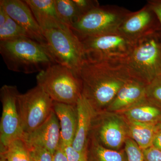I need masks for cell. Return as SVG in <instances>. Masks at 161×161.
Here are the masks:
<instances>
[{"mask_svg": "<svg viewBox=\"0 0 161 161\" xmlns=\"http://www.w3.org/2000/svg\"><path fill=\"white\" fill-rule=\"evenodd\" d=\"M55 5L60 19L69 28L80 18L73 0H55Z\"/></svg>", "mask_w": 161, "mask_h": 161, "instance_id": "obj_21", "label": "cell"}, {"mask_svg": "<svg viewBox=\"0 0 161 161\" xmlns=\"http://www.w3.org/2000/svg\"><path fill=\"white\" fill-rule=\"evenodd\" d=\"M156 127L158 130H161V120L156 124Z\"/></svg>", "mask_w": 161, "mask_h": 161, "instance_id": "obj_34", "label": "cell"}, {"mask_svg": "<svg viewBox=\"0 0 161 161\" xmlns=\"http://www.w3.org/2000/svg\"><path fill=\"white\" fill-rule=\"evenodd\" d=\"M1 161H5V160H4V159L1 158Z\"/></svg>", "mask_w": 161, "mask_h": 161, "instance_id": "obj_35", "label": "cell"}, {"mask_svg": "<svg viewBox=\"0 0 161 161\" xmlns=\"http://www.w3.org/2000/svg\"><path fill=\"white\" fill-rule=\"evenodd\" d=\"M152 146L161 150V130H158L153 139Z\"/></svg>", "mask_w": 161, "mask_h": 161, "instance_id": "obj_32", "label": "cell"}, {"mask_svg": "<svg viewBox=\"0 0 161 161\" xmlns=\"http://www.w3.org/2000/svg\"><path fill=\"white\" fill-rule=\"evenodd\" d=\"M0 53L8 69L25 74L57 64L46 47L28 37L0 41Z\"/></svg>", "mask_w": 161, "mask_h": 161, "instance_id": "obj_2", "label": "cell"}, {"mask_svg": "<svg viewBox=\"0 0 161 161\" xmlns=\"http://www.w3.org/2000/svg\"><path fill=\"white\" fill-rule=\"evenodd\" d=\"M63 147L68 161H88L87 153L78 152L72 146H63Z\"/></svg>", "mask_w": 161, "mask_h": 161, "instance_id": "obj_28", "label": "cell"}, {"mask_svg": "<svg viewBox=\"0 0 161 161\" xmlns=\"http://www.w3.org/2000/svg\"><path fill=\"white\" fill-rule=\"evenodd\" d=\"M22 139L27 146L42 147L53 155L61 144L60 123L54 111L42 125Z\"/></svg>", "mask_w": 161, "mask_h": 161, "instance_id": "obj_12", "label": "cell"}, {"mask_svg": "<svg viewBox=\"0 0 161 161\" xmlns=\"http://www.w3.org/2000/svg\"><path fill=\"white\" fill-rule=\"evenodd\" d=\"M99 119L101 121H98L97 125H92V126L96 128L100 140L107 147L112 149L119 148L127 138L123 122L115 116Z\"/></svg>", "mask_w": 161, "mask_h": 161, "instance_id": "obj_16", "label": "cell"}, {"mask_svg": "<svg viewBox=\"0 0 161 161\" xmlns=\"http://www.w3.org/2000/svg\"><path fill=\"white\" fill-rule=\"evenodd\" d=\"M8 14L4 9V8L0 5V27L3 26L6 22Z\"/></svg>", "mask_w": 161, "mask_h": 161, "instance_id": "obj_33", "label": "cell"}, {"mask_svg": "<svg viewBox=\"0 0 161 161\" xmlns=\"http://www.w3.org/2000/svg\"><path fill=\"white\" fill-rule=\"evenodd\" d=\"M47 47L55 62L78 76L84 55L80 39L70 28L51 29L43 31Z\"/></svg>", "mask_w": 161, "mask_h": 161, "instance_id": "obj_7", "label": "cell"}, {"mask_svg": "<svg viewBox=\"0 0 161 161\" xmlns=\"http://www.w3.org/2000/svg\"><path fill=\"white\" fill-rule=\"evenodd\" d=\"M131 12L117 6H99L81 16L70 29L79 39L115 32Z\"/></svg>", "mask_w": 161, "mask_h": 161, "instance_id": "obj_5", "label": "cell"}, {"mask_svg": "<svg viewBox=\"0 0 161 161\" xmlns=\"http://www.w3.org/2000/svg\"><path fill=\"white\" fill-rule=\"evenodd\" d=\"M161 30L158 18L148 4L139 10L131 12L124 20L119 31L133 42Z\"/></svg>", "mask_w": 161, "mask_h": 161, "instance_id": "obj_10", "label": "cell"}, {"mask_svg": "<svg viewBox=\"0 0 161 161\" xmlns=\"http://www.w3.org/2000/svg\"><path fill=\"white\" fill-rule=\"evenodd\" d=\"M80 13V17L100 6L96 0H73Z\"/></svg>", "mask_w": 161, "mask_h": 161, "instance_id": "obj_27", "label": "cell"}, {"mask_svg": "<svg viewBox=\"0 0 161 161\" xmlns=\"http://www.w3.org/2000/svg\"><path fill=\"white\" fill-rule=\"evenodd\" d=\"M146 98L161 109V75L147 85Z\"/></svg>", "mask_w": 161, "mask_h": 161, "instance_id": "obj_24", "label": "cell"}, {"mask_svg": "<svg viewBox=\"0 0 161 161\" xmlns=\"http://www.w3.org/2000/svg\"><path fill=\"white\" fill-rule=\"evenodd\" d=\"M127 63L133 76L147 84L161 75V30L136 41Z\"/></svg>", "mask_w": 161, "mask_h": 161, "instance_id": "obj_4", "label": "cell"}, {"mask_svg": "<svg viewBox=\"0 0 161 161\" xmlns=\"http://www.w3.org/2000/svg\"><path fill=\"white\" fill-rule=\"evenodd\" d=\"M37 84L56 102L76 105L82 95L80 78L69 69L55 64L38 73Z\"/></svg>", "mask_w": 161, "mask_h": 161, "instance_id": "obj_3", "label": "cell"}, {"mask_svg": "<svg viewBox=\"0 0 161 161\" xmlns=\"http://www.w3.org/2000/svg\"><path fill=\"white\" fill-rule=\"evenodd\" d=\"M125 143L128 161H145L142 150L133 140L127 138Z\"/></svg>", "mask_w": 161, "mask_h": 161, "instance_id": "obj_25", "label": "cell"}, {"mask_svg": "<svg viewBox=\"0 0 161 161\" xmlns=\"http://www.w3.org/2000/svg\"><path fill=\"white\" fill-rule=\"evenodd\" d=\"M78 77L82 84V95L95 114L102 112L119 90L134 77L127 61H92L84 59Z\"/></svg>", "mask_w": 161, "mask_h": 161, "instance_id": "obj_1", "label": "cell"}, {"mask_svg": "<svg viewBox=\"0 0 161 161\" xmlns=\"http://www.w3.org/2000/svg\"><path fill=\"white\" fill-rule=\"evenodd\" d=\"M79 39L84 59L92 61H127L135 44L119 31Z\"/></svg>", "mask_w": 161, "mask_h": 161, "instance_id": "obj_6", "label": "cell"}, {"mask_svg": "<svg viewBox=\"0 0 161 161\" xmlns=\"http://www.w3.org/2000/svg\"><path fill=\"white\" fill-rule=\"evenodd\" d=\"M16 86L5 85L0 90L2 104L0 122L1 149L6 148L13 141L22 138L23 135L18 107L19 95Z\"/></svg>", "mask_w": 161, "mask_h": 161, "instance_id": "obj_9", "label": "cell"}, {"mask_svg": "<svg viewBox=\"0 0 161 161\" xmlns=\"http://www.w3.org/2000/svg\"><path fill=\"white\" fill-rule=\"evenodd\" d=\"M147 84L133 77L119 91L106 109L111 112L124 111L146 98Z\"/></svg>", "mask_w": 161, "mask_h": 161, "instance_id": "obj_13", "label": "cell"}, {"mask_svg": "<svg viewBox=\"0 0 161 161\" xmlns=\"http://www.w3.org/2000/svg\"><path fill=\"white\" fill-rule=\"evenodd\" d=\"M147 4L157 16L161 25V0H149Z\"/></svg>", "mask_w": 161, "mask_h": 161, "instance_id": "obj_30", "label": "cell"}, {"mask_svg": "<svg viewBox=\"0 0 161 161\" xmlns=\"http://www.w3.org/2000/svg\"><path fill=\"white\" fill-rule=\"evenodd\" d=\"M53 161H68L61 142L60 147L53 154Z\"/></svg>", "mask_w": 161, "mask_h": 161, "instance_id": "obj_31", "label": "cell"}, {"mask_svg": "<svg viewBox=\"0 0 161 161\" xmlns=\"http://www.w3.org/2000/svg\"><path fill=\"white\" fill-rule=\"evenodd\" d=\"M1 158L5 161H31L28 147L22 138L13 141L1 149Z\"/></svg>", "mask_w": 161, "mask_h": 161, "instance_id": "obj_20", "label": "cell"}, {"mask_svg": "<svg viewBox=\"0 0 161 161\" xmlns=\"http://www.w3.org/2000/svg\"><path fill=\"white\" fill-rule=\"evenodd\" d=\"M27 147L31 161H53V154L44 148L34 146Z\"/></svg>", "mask_w": 161, "mask_h": 161, "instance_id": "obj_26", "label": "cell"}, {"mask_svg": "<svg viewBox=\"0 0 161 161\" xmlns=\"http://www.w3.org/2000/svg\"><path fill=\"white\" fill-rule=\"evenodd\" d=\"M18 102L23 135L37 129L53 111V101L38 85L19 94Z\"/></svg>", "mask_w": 161, "mask_h": 161, "instance_id": "obj_8", "label": "cell"}, {"mask_svg": "<svg viewBox=\"0 0 161 161\" xmlns=\"http://www.w3.org/2000/svg\"><path fill=\"white\" fill-rule=\"evenodd\" d=\"M76 108L78 113L77 132L72 147L78 152L87 153L88 136L92 129L95 113L92 106L82 95L78 99Z\"/></svg>", "mask_w": 161, "mask_h": 161, "instance_id": "obj_15", "label": "cell"}, {"mask_svg": "<svg viewBox=\"0 0 161 161\" xmlns=\"http://www.w3.org/2000/svg\"><path fill=\"white\" fill-rule=\"evenodd\" d=\"M145 161H161V150L153 146L142 150Z\"/></svg>", "mask_w": 161, "mask_h": 161, "instance_id": "obj_29", "label": "cell"}, {"mask_svg": "<svg viewBox=\"0 0 161 161\" xmlns=\"http://www.w3.org/2000/svg\"><path fill=\"white\" fill-rule=\"evenodd\" d=\"M123 112L131 121L157 124L161 120V109L146 98Z\"/></svg>", "mask_w": 161, "mask_h": 161, "instance_id": "obj_18", "label": "cell"}, {"mask_svg": "<svg viewBox=\"0 0 161 161\" xmlns=\"http://www.w3.org/2000/svg\"><path fill=\"white\" fill-rule=\"evenodd\" d=\"M53 111L60 123L61 144L64 147L72 146L77 132L76 105L54 102Z\"/></svg>", "mask_w": 161, "mask_h": 161, "instance_id": "obj_17", "label": "cell"}, {"mask_svg": "<svg viewBox=\"0 0 161 161\" xmlns=\"http://www.w3.org/2000/svg\"><path fill=\"white\" fill-rule=\"evenodd\" d=\"M129 131L132 140L143 150L152 146L158 130L156 124L130 121Z\"/></svg>", "mask_w": 161, "mask_h": 161, "instance_id": "obj_19", "label": "cell"}, {"mask_svg": "<svg viewBox=\"0 0 161 161\" xmlns=\"http://www.w3.org/2000/svg\"><path fill=\"white\" fill-rule=\"evenodd\" d=\"M92 142V152L95 161H128L122 153L107 149L95 140Z\"/></svg>", "mask_w": 161, "mask_h": 161, "instance_id": "obj_23", "label": "cell"}, {"mask_svg": "<svg viewBox=\"0 0 161 161\" xmlns=\"http://www.w3.org/2000/svg\"><path fill=\"white\" fill-rule=\"evenodd\" d=\"M43 31L47 30L69 28L59 17L55 0H25Z\"/></svg>", "mask_w": 161, "mask_h": 161, "instance_id": "obj_14", "label": "cell"}, {"mask_svg": "<svg viewBox=\"0 0 161 161\" xmlns=\"http://www.w3.org/2000/svg\"><path fill=\"white\" fill-rule=\"evenodd\" d=\"M0 5L3 6L9 17L26 31L31 39L47 47L46 40L43 31L25 1L1 0Z\"/></svg>", "mask_w": 161, "mask_h": 161, "instance_id": "obj_11", "label": "cell"}, {"mask_svg": "<svg viewBox=\"0 0 161 161\" xmlns=\"http://www.w3.org/2000/svg\"><path fill=\"white\" fill-rule=\"evenodd\" d=\"M22 37L31 38L26 31L8 15L4 25L0 27V41Z\"/></svg>", "mask_w": 161, "mask_h": 161, "instance_id": "obj_22", "label": "cell"}]
</instances>
